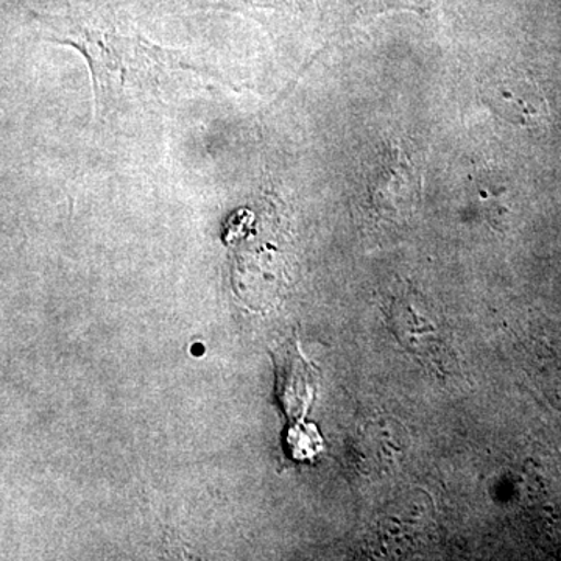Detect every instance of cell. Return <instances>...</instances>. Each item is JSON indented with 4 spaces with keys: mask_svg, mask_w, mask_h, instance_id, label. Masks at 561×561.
I'll return each instance as SVG.
<instances>
[{
    "mask_svg": "<svg viewBox=\"0 0 561 561\" xmlns=\"http://www.w3.org/2000/svg\"><path fill=\"white\" fill-rule=\"evenodd\" d=\"M47 39L72 47L90 68L95 114L117 113L124 103L157 101L184 73H208L183 51L164 49L139 32L105 16H41Z\"/></svg>",
    "mask_w": 561,
    "mask_h": 561,
    "instance_id": "obj_1",
    "label": "cell"
},
{
    "mask_svg": "<svg viewBox=\"0 0 561 561\" xmlns=\"http://www.w3.org/2000/svg\"><path fill=\"white\" fill-rule=\"evenodd\" d=\"M482 102L494 116L529 131H545L551 122V110L540 84L523 70H497L479 87Z\"/></svg>",
    "mask_w": 561,
    "mask_h": 561,
    "instance_id": "obj_2",
    "label": "cell"
},
{
    "mask_svg": "<svg viewBox=\"0 0 561 561\" xmlns=\"http://www.w3.org/2000/svg\"><path fill=\"white\" fill-rule=\"evenodd\" d=\"M371 202L382 213H409L419 205L423 192L421 168L400 146L387 144L368 173Z\"/></svg>",
    "mask_w": 561,
    "mask_h": 561,
    "instance_id": "obj_3",
    "label": "cell"
},
{
    "mask_svg": "<svg viewBox=\"0 0 561 561\" xmlns=\"http://www.w3.org/2000/svg\"><path fill=\"white\" fill-rule=\"evenodd\" d=\"M208 9L251 13L261 10H295L305 0H198Z\"/></svg>",
    "mask_w": 561,
    "mask_h": 561,
    "instance_id": "obj_4",
    "label": "cell"
},
{
    "mask_svg": "<svg viewBox=\"0 0 561 561\" xmlns=\"http://www.w3.org/2000/svg\"><path fill=\"white\" fill-rule=\"evenodd\" d=\"M437 0H365L362 13L382 14L387 11H413L421 18H432Z\"/></svg>",
    "mask_w": 561,
    "mask_h": 561,
    "instance_id": "obj_5",
    "label": "cell"
},
{
    "mask_svg": "<svg viewBox=\"0 0 561 561\" xmlns=\"http://www.w3.org/2000/svg\"><path fill=\"white\" fill-rule=\"evenodd\" d=\"M202 351H203V346H202V345H197V346H195V348H194V353H195V354H197V356H198V354H201V353H202Z\"/></svg>",
    "mask_w": 561,
    "mask_h": 561,
    "instance_id": "obj_6",
    "label": "cell"
}]
</instances>
